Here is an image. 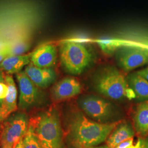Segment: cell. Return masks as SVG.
<instances>
[{
    "mask_svg": "<svg viewBox=\"0 0 148 148\" xmlns=\"http://www.w3.org/2000/svg\"><path fill=\"white\" fill-rule=\"evenodd\" d=\"M118 123H101L90 120L81 112H76L69 119V142L74 148L96 147L108 139Z\"/></svg>",
    "mask_w": 148,
    "mask_h": 148,
    "instance_id": "1",
    "label": "cell"
},
{
    "mask_svg": "<svg viewBox=\"0 0 148 148\" xmlns=\"http://www.w3.org/2000/svg\"><path fill=\"white\" fill-rule=\"evenodd\" d=\"M41 148H66L58 111L52 108L30 119Z\"/></svg>",
    "mask_w": 148,
    "mask_h": 148,
    "instance_id": "2",
    "label": "cell"
},
{
    "mask_svg": "<svg viewBox=\"0 0 148 148\" xmlns=\"http://www.w3.org/2000/svg\"><path fill=\"white\" fill-rule=\"evenodd\" d=\"M95 90L101 95L114 100L136 98L130 88L127 78L118 69L112 66H106L99 71L94 79Z\"/></svg>",
    "mask_w": 148,
    "mask_h": 148,
    "instance_id": "3",
    "label": "cell"
},
{
    "mask_svg": "<svg viewBox=\"0 0 148 148\" xmlns=\"http://www.w3.org/2000/svg\"><path fill=\"white\" fill-rule=\"evenodd\" d=\"M59 57L66 72L79 75L90 66L94 57L84 43L69 39L62 41L59 45Z\"/></svg>",
    "mask_w": 148,
    "mask_h": 148,
    "instance_id": "4",
    "label": "cell"
},
{
    "mask_svg": "<svg viewBox=\"0 0 148 148\" xmlns=\"http://www.w3.org/2000/svg\"><path fill=\"white\" fill-rule=\"evenodd\" d=\"M30 119L24 112L12 114L0 125V145L13 148L27 132Z\"/></svg>",
    "mask_w": 148,
    "mask_h": 148,
    "instance_id": "5",
    "label": "cell"
},
{
    "mask_svg": "<svg viewBox=\"0 0 148 148\" xmlns=\"http://www.w3.org/2000/svg\"><path fill=\"white\" fill-rule=\"evenodd\" d=\"M16 77L19 90V108L24 111H29L40 105L44 96L40 88L32 82L24 71L16 74Z\"/></svg>",
    "mask_w": 148,
    "mask_h": 148,
    "instance_id": "6",
    "label": "cell"
},
{
    "mask_svg": "<svg viewBox=\"0 0 148 148\" xmlns=\"http://www.w3.org/2000/svg\"><path fill=\"white\" fill-rule=\"evenodd\" d=\"M79 104L85 114L97 122L104 123L114 114V108L106 99L95 95H87L80 98Z\"/></svg>",
    "mask_w": 148,
    "mask_h": 148,
    "instance_id": "7",
    "label": "cell"
},
{
    "mask_svg": "<svg viewBox=\"0 0 148 148\" xmlns=\"http://www.w3.org/2000/svg\"><path fill=\"white\" fill-rule=\"evenodd\" d=\"M117 63L126 72L148 64V50L141 48L123 46L115 52Z\"/></svg>",
    "mask_w": 148,
    "mask_h": 148,
    "instance_id": "8",
    "label": "cell"
},
{
    "mask_svg": "<svg viewBox=\"0 0 148 148\" xmlns=\"http://www.w3.org/2000/svg\"><path fill=\"white\" fill-rule=\"evenodd\" d=\"M31 53V63L38 68H53L56 64L58 51L53 43L42 44Z\"/></svg>",
    "mask_w": 148,
    "mask_h": 148,
    "instance_id": "9",
    "label": "cell"
},
{
    "mask_svg": "<svg viewBox=\"0 0 148 148\" xmlns=\"http://www.w3.org/2000/svg\"><path fill=\"white\" fill-rule=\"evenodd\" d=\"M81 90L82 86L79 81L74 77H68L54 85L51 95L54 101H64L79 95Z\"/></svg>",
    "mask_w": 148,
    "mask_h": 148,
    "instance_id": "10",
    "label": "cell"
},
{
    "mask_svg": "<svg viewBox=\"0 0 148 148\" xmlns=\"http://www.w3.org/2000/svg\"><path fill=\"white\" fill-rule=\"evenodd\" d=\"M24 72L32 82L40 88H45L53 84L57 74L53 68H40L32 63L25 67Z\"/></svg>",
    "mask_w": 148,
    "mask_h": 148,
    "instance_id": "11",
    "label": "cell"
},
{
    "mask_svg": "<svg viewBox=\"0 0 148 148\" xmlns=\"http://www.w3.org/2000/svg\"><path fill=\"white\" fill-rule=\"evenodd\" d=\"M5 79L8 86V92L1 106L0 123L4 121L18 109L17 90L14 79L11 75L9 74L5 75Z\"/></svg>",
    "mask_w": 148,
    "mask_h": 148,
    "instance_id": "12",
    "label": "cell"
},
{
    "mask_svg": "<svg viewBox=\"0 0 148 148\" xmlns=\"http://www.w3.org/2000/svg\"><path fill=\"white\" fill-rule=\"evenodd\" d=\"M133 128L139 138L148 137V101L138 104L133 115Z\"/></svg>",
    "mask_w": 148,
    "mask_h": 148,
    "instance_id": "13",
    "label": "cell"
},
{
    "mask_svg": "<svg viewBox=\"0 0 148 148\" xmlns=\"http://www.w3.org/2000/svg\"><path fill=\"white\" fill-rule=\"evenodd\" d=\"M32 53L20 56H10L0 63V71L6 74H16L31 63Z\"/></svg>",
    "mask_w": 148,
    "mask_h": 148,
    "instance_id": "14",
    "label": "cell"
},
{
    "mask_svg": "<svg viewBox=\"0 0 148 148\" xmlns=\"http://www.w3.org/2000/svg\"><path fill=\"white\" fill-rule=\"evenodd\" d=\"M135 134L134 128L128 122L118 123L107 139L106 145L109 148H114L119 144L132 138Z\"/></svg>",
    "mask_w": 148,
    "mask_h": 148,
    "instance_id": "15",
    "label": "cell"
},
{
    "mask_svg": "<svg viewBox=\"0 0 148 148\" xmlns=\"http://www.w3.org/2000/svg\"><path fill=\"white\" fill-rule=\"evenodd\" d=\"M130 88L134 92L136 98L138 101H148V81L137 73L130 74L127 77Z\"/></svg>",
    "mask_w": 148,
    "mask_h": 148,
    "instance_id": "16",
    "label": "cell"
},
{
    "mask_svg": "<svg viewBox=\"0 0 148 148\" xmlns=\"http://www.w3.org/2000/svg\"><path fill=\"white\" fill-rule=\"evenodd\" d=\"M127 35L121 38L122 46H129L148 50V32L137 31L130 32Z\"/></svg>",
    "mask_w": 148,
    "mask_h": 148,
    "instance_id": "17",
    "label": "cell"
},
{
    "mask_svg": "<svg viewBox=\"0 0 148 148\" xmlns=\"http://www.w3.org/2000/svg\"><path fill=\"white\" fill-rule=\"evenodd\" d=\"M95 42L103 53L111 56L122 46V40L120 37H104L95 40Z\"/></svg>",
    "mask_w": 148,
    "mask_h": 148,
    "instance_id": "18",
    "label": "cell"
},
{
    "mask_svg": "<svg viewBox=\"0 0 148 148\" xmlns=\"http://www.w3.org/2000/svg\"><path fill=\"white\" fill-rule=\"evenodd\" d=\"M10 46L11 56H20L25 54L29 50L30 43L25 38H20L10 44Z\"/></svg>",
    "mask_w": 148,
    "mask_h": 148,
    "instance_id": "19",
    "label": "cell"
},
{
    "mask_svg": "<svg viewBox=\"0 0 148 148\" xmlns=\"http://www.w3.org/2000/svg\"><path fill=\"white\" fill-rule=\"evenodd\" d=\"M24 148H41L37 137L29 123L28 130L23 137Z\"/></svg>",
    "mask_w": 148,
    "mask_h": 148,
    "instance_id": "20",
    "label": "cell"
},
{
    "mask_svg": "<svg viewBox=\"0 0 148 148\" xmlns=\"http://www.w3.org/2000/svg\"><path fill=\"white\" fill-rule=\"evenodd\" d=\"M5 75H4L3 72L0 71V106H1L3 99L5 98L8 92V86L5 82Z\"/></svg>",
    "mask_w": 148,
    "mask_h": 148,
    "instance_id": "21",
    "label": "cell"
},
{
    "mask_svg": "<svg viewBox=\"0 0 148 148\" xmlns=\"http://www.w3.org/2000/svg\"><path fill=\"white\" fill-rule=\"evenodd\" d=\"M11 56L10 44L5 45L0 48V63L6 58Z\"/></svg>",
    "mask_w": 148,
    "mask_h": 148,
    "instance_id": "22",
    "label": "cell"
},
{
    "mask_svg": "<svg viewBox=\"0 0 148 148\" xmlns=\"http://www.w3.org/2000/svg\"><path fill=\"white\" fill-rule=\"evenodd\" d=\"M133 143V139L132 138L122 142L114 148H128L132 145Z\"/></svg>",
    "mask_w": 148,
    "mask_h": 148,
    "instance_id": "23",
    "label": "cell"
},
{
    "mask_svg": "<svg viewBox=\"0 0 148 148\" xmlns=\"http://www.w3.org/2000/svg\"><path fill=\"white\" fill-rule=\"evenodd\" d=\"M138 143L139 145V148H148V137L139 138Z\"/></svg>",
    "mask_w": 148,
    "mask_h": 148,
    "instance_id": "24",
    "label": "cell"
},
{
    "mask_svg": "<svg viewBox=\"0 0 148 148\" xmlns=\"http://www.w3.org/2000/svg\"><path fill=\"white\" fill-rule=\"evenodd\" d=\"M137 73L148 81V66L144 69L138 71Z\"/></svg>",
    "mask_w": 148,
    "mask_h": 148,
    "instance_id": "25",
    "label": "cell"
},
{
    "mask_svg": "<svg viewBox=\"0 0 148 148\" xmlns=\"http://www.w3.org/2000/svg\"><path fill=\"white\" fill-rule=\"evenodd\" d=\"M23 137L20 139V140L14 145L13 148H24L23 146Z\"/></svg>",
    "mask_w": 148,
    "mask_h": 148,
    "instance_id": "26",
    "label": "cell"
},
{
    "mask_svg": "<svg viewBox=\"0 0 148 148\" xmlns=\"http://www.w3.org/2000/svg\"><path fill=\"white\" fill-rule=\"evenodd\" d=\"M109 148L108 147V146L106 145H102V146H96V147H90V148Z\"/></svg>",
    "mask_w": 148,
    "mask_h": 148,
    "instance_id": "27",
    "label": "cell"
},
{
    "mask_svg": "<svg viewBox=\"0 0 148 148\" xmlns=\"http://www.w3.org/2000/svg\"><path fill=\"white\" fill-rule=\"evenodd\" d=\"M128 148H139V145H138V143H137V144L135 145H132V146L128 147Z\"/></svg>",
    "mask_w": 148,
    "mask_h": 148,
    "instance_id": "28",
    "label": "cell"
},
{
    "mask_svg": "<svg viewBox=\"0 0 148 148\" xmlns=\"http://www.w3.org/2000/svg\"><path fill=\"white\" fill-rule=\"evenodd\" d=\"M1 148H12L11 147H7V146H5V145H3V146H2Z\"/></svg>",
    "mask_w": 148,
    "mask_h": 148,
    "instance_id": "29",
    "label": "cell"
},
{
    "mask_svg": "<svg viewBox=\"0 0 148 148\" xmlns=\"http://www.w3.org/2000/svg\"><path fill=\"white\" fill-rule=\"evenodd\" d=\"M0 110H1V106H0Z\"/></svg>",
    "mask_w": 148,
    "mask_h": 148,
    "instance_id": "30",
    "label": "cell"
}]
</instances>
